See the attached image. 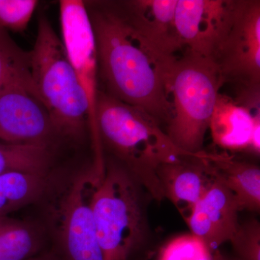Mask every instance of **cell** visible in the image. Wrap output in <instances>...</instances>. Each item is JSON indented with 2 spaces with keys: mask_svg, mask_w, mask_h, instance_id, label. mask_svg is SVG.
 <instances>
[{
  "mask_svg": "<svg viewBox=\"0 0 260 260\" xmlns=\"http://www.w3.org/2000/svg\"><path fill=\"white\" fill-rule=\"evenodd\" d=\"M47 176L29 172L0 174V215H8L37 200L45 190Z\"/></svg>",
  "mask_w": 260,
  "mask_h": 260,
  "instance_id": "2e32d148",
  "label": "cell"
},
{
  "mask_svg": "<svg viewBox=\"0 0 260 260\" xmlns=\"http://www.w3.org/2000/svg\"><path fill=\"white\" fill-rule=\"evenodd\" d=\"M151 195L116 161L95 177L91 205L102 260H149L155 253L148 220Z\"/></svg>",
  "mask_w": 260,
  "mask_h": 260,
  "instance_id": "7a4b0ae2",
  "label": "cell"
},
{
  "mask_svg": "<svg viewBox=\"0 0 260 260\" xmlns=\"http://www.w3.org/2000/svg\"><path fill=\"white\" fill-rule=\"evenodd\" d=\"M86 5L96 44L102 91L144 111L161 126L172 118L166 76L174 59L162 57L126 23L112 2Z\"/></svg>",
  "mask_w": 260,
  "mask_h": 260,
  "instance_id": "6da1fadb",
  "label": "cell"
},
{
  "mask_svg": "<svg viewBox=\"0 0 260 260\" xmlns=\"http://www.w3.org/2000/svg\"><path fill=\"white\" fill-rule=\"evenodd\" d=\"M199 153L180 155L157 169L164 199L172 202L184 220L214 180Z\"/></svg>",
  "mask_w": 260,
  "mask_h": 260,
  "instance_id": "5bb4252c",
  "label": "cell"
},
{
  "mask_svg": "<svg viewBox=\"0 0 260 260\" xmlns=\"http://www.w3.org/2000/svg\"><path fill=\"white\" fill-rule=\"evenodd\" d=\"M214 251L192 234L173 238L160 248L158 260H213Z\"/></svg>",
  "mask_w": 260,
  "mask_h": 260,
  "instance_id": "ffe728a7",
  "label": "cell"
},
{
  "mask_svg": "<svg viewBox=\"0 0 260 260\" xmlns=\"http://www.w3.org/2000/svg\"><path fill=\"white\" fill-rule=\"evenodd\" d=\"M61 41L68 59L83 89L89 109L88 131L93 152L94 172L105 170L104 150L96 123L99 65L96 44L86 5L80 0L59 2Z\"/></svg>",
  "mask_w": 260,
  "mask_h": 260,
  "instance_id": "8992f818",
  "label": "cell"
},
{
  "mask_svg": "<svg viewBox=\"0 0 260 260\" xmlns=\"http://www.w3.org/2000/svg\"><path fill=\"white\" fill-rule=\"evenodd\" d=\"M59 136L47 109L28 89L16 84L0 88V142L50 148Z\"/></svg>",
  "mask_w": 260,
  "mask_h": 260,
  "instance_id": "30bf717a",
  "label": "cell"
},
{
  "mask_svg": "<svg viewBox=\"0 0 260 260\" xmlns=\"http://www.w3.org/2000/svg\"><path fill=\"white\" fill-rule=\"evenodd\" d=\"M209 129L213 143L228 151L260 154V109L251 110L220 93Z\"/></svg>",
  "mask_w": 260,
  "mask_h": 260,
  "instance_id": "4fadbf2b",
  "label": "cell"
},
{
  "mask_svg": "<svg viewBox=\"0 0 260 260\" xmlns=\"http://www.w3.org/2000/svg\"><path fill=\"white\" fill-rule=\"evenodd\" d=\"M42 239L30 224L0 215V260H25L39 255Z\"/></svg>",
  "mask_w": 260,
  "mask_h": 260,
  "instance_id": "e0dca14e",
  "label": "cell"
},
{
  "mask_svg": "<svg viewBox=\"0 0 260 260\" xmlns=\"http://www.w3.org/2000/svg\"><path fill=\"white\" fill-rule=\"evenodd\" d=\"M210 60L235 98L260 93L259 0H237L232 26Z\"/></svg>",
  "mask_w": 260,
  "mask_h": 260,
  "instance_id": "52a82bcc",
  "label": "cell"
},
{
  "mask_svg": "<svg viewBox=\"0 0 260 260\" xmlns=\"http://www.w3.org/2000/svg\"><path fill=\"white\" fill-rule=\"evenodd\" d=\"M200 156L214 179L223 183L235 196L241 210L259 213L260 169L253 162L239 160L229 154L202 150Z\"/></svg>",
  "mask_w": 260,
  "mask_h": 260,
  "instance_id": "9a60e30c",
  "label": "cell"
},
{
  "mask_svg": "<svg viewBox=\"0 0 260 260\" xmlns=\"http://www.w3.org/2000/svg\"><path fill=\"white\" fill-rule=\"evenodd\" d=\"M126 23L154 51L172 59L182 50L174 25L177 0H128L112 2Z\"/></svg>",
  "mask_w": 260,
  "mask_h": 260,
  "instance_id": "8fae6325",
  "label": "cell"
},
{
  "mask_svg": "<svg viewBox=\"0 0 260 260\" xmlns=\"http://www.w3.org/2000/svg\"><path fill=\"white\" fill-rule=\"evenodd\" d=\"M223 84L216 67L208 58L188 50L169 65L166 87L173 114L167 136L189 154L203 150L205 136Z\"/></svg>",
  "mask_w": 260,
  "mask_h": 260,
  "instance_id": "277c9868",
  "label": "cell"
},
{
  "mask_svg": "<svg viewBox=\"0 0 260 260\" xmlns=\"http://www.w3.org/2000/svg\"><path fill=\"white\" fill-rule=\"evenodd\" d=\"M51 162L49 147L0 142V174L11 172L47 174Z\"/></svg>",
  "mask_w": 260,
  "mask_h": 260,
  "instance_id": "d6986e66",
  "label": "cell"
},
{
  "mask_svg": "<svg viewBox=\"0 0 260 260\" xmlns=\"http://www.w3.org/2000/svg\"><path fill=\"white\" fill-rule=\"evenodd\" d=\"M232 244L234 260H260V223L256 218L240 223Z\"/></svg>",
  "mask_w": 260,
  "mask_h": 260,
  "instance_id": "44dd1931",
  "label": "cell"
},
{
  "mask_svg": "<svg viewBox=\"0 0 260 260\" xmlns=\"http://www.w3.org/2000/svg\"><path fill=\"white\" fill-rule=\"evenodd\" d=\"M242 211L235 196L223 183L214 179L185 220L191 234L212 251L230 242L239 229Z\"/></svg>",
  "mask_w": 260,
  "mask_h": 260,
  "instance_id": "7c38bea8",
  "label": "cell"
},
{
  "mask_svg": "<svg viewBox=\"0 0 260 260\" xmlns=\"http://www.w3.org/2000/svg\"><path fill=\"white\" fill-rule=\"evenodd\" d=\"M94 179L91 169L78 176L55 205L56 234L64 260H102L91 205Z\"/></svg>",
  "mask_w": 260,
  "mask_h": 260,
  "instance_id": "ba28073f",
  "label": "cell"
},
{
  "mask_svg": "<svg viewBox=\"0 0 260 260\" xmlns=\"http://www.w3.org/2000/svg\"><path fill=\"white\" fill-rule=\"evenodd\" d=\"M11 84L22 85L39 99L32 80L30 51L21 49L0 28V88Z\"/></svg>",
  "mask_w": 260,
  "mask_h": 260,
  "instance_id": "ac0fdd59",
  "label": "cell"
},
{
  "mask_svg": "<svg viewBox=\"0 0 260 260\" xmlns=\"http://www.w3.org/2000/svg\"><path fill=\"white\" fill-rule=\"evenodd\" d=\"M96 123L103 150L107 148L157 202L164 200L157 169L180 155L161 126L144 111L99 90Z\"/></svg>",
  "mask_w": 260,
  "mask_h": 260,
  "instance_id": "3957f363",
  "label": "cell"
},
{
  "mask_svg": "<svg viewBox=\"0 0 260 260\" xmlns=\"http://www.w3.org/2000/svg\"><path fill=\"white\" fill-rule=\"evenodd\" d=\"M25 260H61V258L59 254H56L55 251H49Z\"/></svg>",
  "mask_w": 260,
  "mask_h": 260,
  "instance_id": "603a6c76",
  "label": "cell"
},
{
  "mask_svg": "<svg viewBox=\"0 0 260 260\" xmlns=\"http://www.w3.org/2000/svg\"><path fill=\"white\" fill-rule=\"evenodd\" d=\"M237 0H177L176 32L181 48L211 59L232 26Z\"/></svg>",
  "mask_w": 260,
  "mask_h": 260,
  "instance_id": "9c48e42d",
  "label": "cell"
},
{
  "mask_svg": "<svg viewBox=\"0 0 260 260\" xmlns=\"http://www.w3.org/2000/svg\"><path fill=\"white\" fill-rule=\"evenodd\" d=\"M38 5L36 0H0V28L7 31H23Z\"/></svg>",
  "mask_w": 260,
  "mask_h": 260,
  "instance_id": "7402d4cb",
  "label": "cell"
},
{
  "mask_svg": "<svg viewBox=\"0 0 260 260\" xmlns=\"http://www.w3.org/2000/svg\"><path fill=\"white\" fill-rule=\"evenodd\" d=\"M30 57L32 82L58 135L80 139L88 130V102L62 41L45 17L39 19Z\"/></svg>",
  "mask_w": 260,
  "mask_h": 260,
  "instance_id": "5b68a950",
  "label": "cell"
},
{
  "mask_svg": "<svg viewBox=\"0 0 260 260\" xmlns=\"http://www.w3.org/2000/svg\"><path fill=\"white\" fill-rule=\"evenodd\" d=\"M213 260H234L232 256L224 255L220 251H214Z\"/></svg>",
  "mask_w": 260,
  "mask_h": 260,
  "instance_id": "cb8c5ba5",
  "label": "cell"
}]
</instances>
